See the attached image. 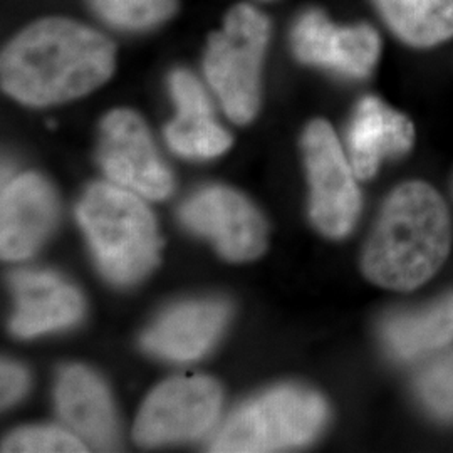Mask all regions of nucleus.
<instances>
[{
	"mask_svg": "<svg viewBox=\"0 0 453 453\" xmlns=\"http://www.w3.org/2000/svg\"><path fill=\"white\" fill-rule=\"evenodd\" d=\"M292 49L303 63L363 78L376 65L381 44L370 26L338 27L323 12L309 11L292 29Z\"/></svg>",
	"mask_w": 453,
	"mask_h": 453,
	"instance_id": "9d476101",
	"label": "nucleus"
},
{
	"mask_svg": "<svg viewBox=\"0 0 453 453\" xmlns=\"http://www.w3.org/2000/svg\"><path fill=\"white\" fill-rule=\"evenodd\" d=\"M327 418L323 398L299 387L273 389L237 410L211 441V452H277L316 437Z\"/></svg>",
	"mask_w": 453,
	"mask_h": 453,
	"instance_id": "20e7f679",
	"label": "nucleus"
},
{
	"mask_svg": "<svg viewBox=\"0 0 453 453\" xmlns=\"http://www.w3.org/2000/svg\"><path fill=\"white\" fill-rule=\"evenodd\" d=\"M222 406L220 387L205 376H180L153 389L133 428L140 445H163L207 434Z\"/></svg>",
	"mask_w": 453,
	"mask_h": 453,
	"instance_id": "0eeeda50",
	"label": "nucleus"
},
{
	"mask_svg": "<svg viewBox=\"0 0 453 453\" xmlns=\"http://www.w3.org/2000/svg\"><path fill=\"white\" fill-rule=\"evenodd\" d=\"M58 219V200L46 180L24 173L2 188V259H27L48 239Z\"/></svg>",
	"mask_w": 453,
	"mask_h": 453,
	"instance_id": "9b49d317",
	"label": "nucleus"
},
{
	"mask_svg": "<svg viewBox=\"0 0 453 453\" xmlns=\"http://www.w3.org/2000/svg\"><path fill=\"white\" fill-rule=\"evenodd\" d=\"M411 121L378 97H365L353 116L348 145L357 179L374 177L385 158L405 155L413 146Z\"/></svg>",
	"mask_w": 453,
	"mask_h": 453,
	"instance_id": "4468645a",
	"label": "nucleus"
},
{
	"mask_svg": "<svg viewBox=\"0 0 453 453\" xmlns=\"http://www.w3.org/2000/svg\"><path fill=\"white\" fill-rule=\"evenodd\" d=\"M108 37L69 19L39 20L2 54V88L17 101L48 106L82 96L113 74Z\"/></svg>",
	"mask_w": 453,
	"mask_h": 453,
	"instance_id": "f257e3e1",
	"label": "nucleus"
},
{
	"mask_svg": "<svg viewBox=\"0 0 453 453\" xmlns=\"http://www.w3.org/2000/svg\"><path fill=\"white\" fill-rule=\"evenodd\" d=\"M381 336L389 353L400 359L445 348L453 342V291L425 308L389 314L381 326Z\"/></svg>",
	"mask_w": 453,
	"mask_h": 453,
	"instance_id": "f3484780",
	"label": "nucleus"
},
{
	"mask_svg": "<svg viewBox=\"0 0 453 453\" xmlns=\"http://www.w3.org/2000/svg\"><path fill=\"white\" fill-rule=\"evenodd\" d=\"M58 413L73 434L99 450L116 440L113 402L104 383L82 366H67L56 383Z\"/></svg>",
	"mask_w": 453,
	"mask_h": 453,
	"instance_id": "2eb2a0df",
	"label": "nucleus"
},
{
	"mask_svg": "<svg viewBox=\"0 0 453 453\" xmlns=\"http://www.w3.org/2000/svg\"><path fill=\"white\" fill-rule=\"evenodd\" d=\"M99 162L119 187L150 200H163L173 190L143 119L130 110H116L103 119Z\"/></svg>",
	"mask_w": 453,
	"mask_h": 453,
	"instance_id": "6e6552de",
	"label": "nucleus"
},
{
	"mask_svg": "<svg viewBox=\"0 0 453 453\" xmlns=\"http://www.w3.org/2000/svg\"><path fill=\"white\" fill-rule=\"evenodd\" d=\"M389 29L406 44L430 48L453 35V0H374Z\"/></svg>",
	"mask_w": 453,
	"mask_h": 453,
	"instance_id": "a211bd4d",
	"label": "nucleus"
},
{
	"mask_svg": "<svg viewBox=\"0 0 453 453\" xmlns=\"http://www.w3.org/2000/svg\"><path fill=\"white\" fill-rule=\"evenodd\" d=\"M452 226L447 203L423 181H408L389 195L365 247L363 271L387 289L411 291L449 257Z\"/></svg>",
	"mask_w": 453,
	"mask_h": 453,
	"instance_id": "f03ea898",
	"label": "nucleus"
},
{
	"mask_svg": "<svg viewBox=\"0 0 453 453\" xmlns=\"http://www.w3.org/2000/svg\"><path fill=\"white\" fill-rule=\"evenodd\" d=\"M303 150L311 185V219L324 235L344 237L355 226L361 207L355 170L323 119L306 128Z\"/></svg>",
	"mask_w": 453,
	"mask_h": 453,
	"instance_id": "423d86ee",
	"label": "nucleus"
},
{
	"mask_svg": "<svg viewBox=\"0 0 453 453\" xmlns=\"http://www.w3.org/2000/svg\"><path fill=\"white\" fill-rule=\"evenodd\" d=\"M78 219L101 273L131 286L157 264L160 239L145 203L123 187L93 185L80 202Z\"/></svg>",
	"mask_w": 453,
	"mask_h": 453,
	"instance_id": "7ed1b4c3",
	"label": "nucleus"
},
{
	"mask_svg": "<svg viewBox=\"0 0 453 453\" xmlns=\"http://www.w3.org/2000/svg\"><path fill=\"white\" fill-rule=\"evenodd\" d=\"M16 314L11 329L19 338H33L78 323L84 301L76 288L46 271L19 273L11 280Z\"/></svg>",
	"mask_w": 453,
	"mask_h": 453,
	"instance_id": "f8f14e48",
	"label": "nucleus"
},
{
	"mask_svg": "<svg viewBox=\"0 0 453 453\" xmlns=\"http://www.w3.org/2000/svg\"><path fill=\"white\" fill-rule=\"evenodd\" d=\"M88 445L73 432L52 426H31L17 430L2 443V452L59 453L86 452Z\"/></svg>",
	"mask_w": 453,
	"mask_h": 453,
	"instance_id": "412c9836",
	"label": "nucleus"
},
{
	"mask_svg": "<svg viewBox=\"0 0 453 453\" xmlns=\"http://www.w3.org/2000/svg\"><path fill=\"white\" fill-rule=\"evenodd\" d=\"M267 41V19L245 4L234 7L224 29L211 37L205 74L235 123H247L257 113L260 65Z\"/></svg>",
	"mask_w": 453,
	"mask_h": 453,
	"instance_id": "39448f33",
	"label": "nucleus"
},
{
	"mask_svg": "<svg viewBox=\"0 0 453 453\" xmlns=\"http://www.w3.org/2000/svg\"><path fill=\"white\" fill-rule=\"evenodd\" d=\"M0 372H2V380H0L2 406L9 408L17 403L29 388V376L22 366H19L12 361H2Z\"/></svg>",
	"mask_w": 453,
	"mask_h": 453,
	"instance_id": "4be33fe9",
	"label": "nucleus"
},
{
	"mask_svg": "<svg viewBox=\"0 0 453 453\" xmlns=\"http://www.w3.org/2000/svg\"><path fill=\"white\" fill-rule=\"evenodd\" d=\"M417 391L434 415L453 418V353L435 357L421 370Z\"/></svg>",
	"mask_w": 453,
	"mask_h": 453,
	"instance_id": "aec40b11",
	"label": "nucleus"
},
{
	"mask_svg": "<svg viewBox=\"0 0 453 453\" xmlns=\"http://www.w3.org/2000/svg\"><path fill=\"white\" fill-rule=\"evenodd\" d=\"M170 91L179 106V116L165 131L170 146L188 158H211L226 151L232 138L215 121L200 82L180 69L170 78Z\"/></svg>",
	"mask_w": 453,
	"mask_h": 453,
	"instance_id": "dca6fc26",
	"label": "nucleus"
},
{
	"mask_svg": "<svg viewBox=\"0 0 453 453\" xmlns=\"http://www.w3.org/2000/svg\"><path fill=\"white\" fill-rule=\"evenodd\" d=\"M99 16L121 29H148L166 20L177 0H89Z\"/></svg>",
	"mask_w": 453,
	"mask_h": 453,
	"instance_id": "6ab92c4d",
	"label": "nucleus"
},
{
	"mask_svg": "<svg viewBox=\"0 0 453 453\" xmlns=\"http://www.w3.org/2000/svg\"><path fill=\"white\" fill-rule=\"evenodd\" d=\"M228 308L219 301H194L166 311L145 334L143 348L170 361H194L220 336Z\"/></svg>",
	"mask_w": 453,
	"mask_h": 453,
	"instance_id": "ddd939ff",
	"label": "nucleus"
},
{
	"mask_svg": "<svg viewBox=\"0 0 453 453\" xmlns=\"http://www.w3.org/2000/svg\"><path fill=\"white\" fill-rule=\"evenodd\" d=\"M183 224L211 239L230 260L259 257L267 245V226L242 195L211 187L194 195L180 211Z\"/></svg>",
	"mask_w": 453,
	"mask_h": 453,
	"instance_id": "1a4fd4ad",
	"label": "nucleus"
}]
</instances>
